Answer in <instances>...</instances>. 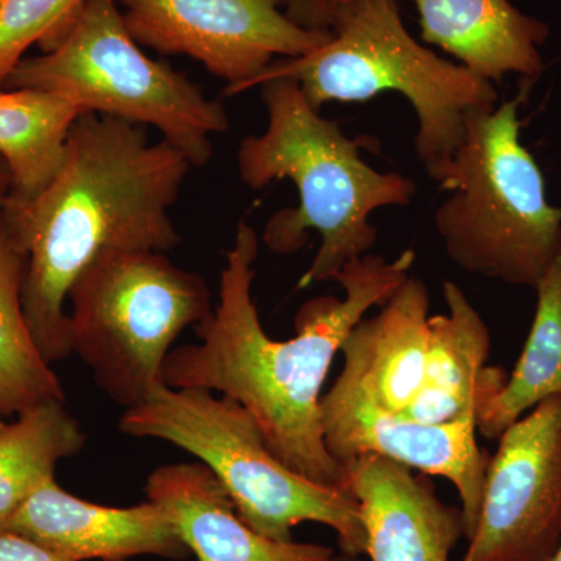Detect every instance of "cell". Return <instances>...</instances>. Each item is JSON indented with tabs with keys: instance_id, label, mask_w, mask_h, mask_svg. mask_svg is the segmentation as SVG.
<instances>
[{
	"instance_id": "obj_1",
	"label": "cell",
	"mask_w": 561,
	"mask_h": 561,
	"mask_svg": "<svg viewBox=\"0 0 561 561\" xmlns=\"http://www.w3.org/2000/svg\"><path fill=\"white\" fill-rule=\"evenodd\" d=\"M257 254V232L241 221L220 273L219 302L194 328L198 343L171 351L162 378L172 389H205L238 402L287 467L321 485L346 490L343 467L324 445L321 391L353 328L411 276L415 251L405 250L393 261L368 253L348 262L334 278L345 297L306 301L287 341H273L254 305Z\"/></svg>"
},
{
	"instance_id": "obj_2",
	"label": "cell",
	"mask_w": 561,
	"mask_h": 561,
	"mask_svg": "<svg viewBox=\"0 0 561 561\" xmlns=\"http://www.w3.org/2000/svg\"><path fill=\"white\" fill-rule=\"evenodd\" d=\"M192 164L140 125L84 113L54 179L31 201L0 206L27 257L25 317L49 364L72 354L70 289L108 251L168 253L181 242L172 206Z\"/></svg>"
},
{
	"instance_id": "obj_3",
	"label": "cell",
	"mask_w": 561,
	"mask_h": 561,
	"mask_svg": "<svg viewBox=\"0 0 561 561\" xmlns=\"http://www.w3.org/2000/svg\"><path fill=\"white\" fill-rule=\"evenodd\" d=\"M267 130L247 136L238 150L239 176L260 191L273 181L290 180L298 191L297 208L273 214L262 242L276 254H294L308 245L311 232L321 243L298 290L334 280L348 262L370 253L378 230L375 210L405 206L416 186L398 172H378L360 149L367 138L350 139L339 122L324 119L297 81L286 77L262 80Z\"/></svg>"
},
{
	"instance_id": "obj_4",
	"label": "cell",
	"mask_w": 561,
	"mask_h": 561,
	"mask_svg": "<svg viewBox=\"0 0 561 561\" xmlns=\"http://www.w3.org/2000/svg\"><path fill=\"white\" fill-rule=\"evenodd\" d=\"M331 38L300 58L275 61L254 81L286 77L320 110L400 92L419 117L415 149L427 175L451 161L472 113L496 108L494 83L421 46L404 27L397 0H330Z\"/></svg>"
},
{
	"instance_id": "obj_5",
	"label": "cell",
	"mask_w": 561,
	"mask_h": 561,
	"mask_svg": "<svg viewBox=\"0 0 561 561\" xmlns=\"http://www.w3.org/2000/svg\"><path fill=\"white\" fill-rule=\"evenodd\" d=\"M524 94L472 113L451 161L431 179L449 197L434 214L446 254L461 271L535 289L561 256V209L522 142Z\"/></svg>"
},
{
	"instance_id": "obj_6",
	"label": "cell",
	"mask_w": 561,
	"mask_h": 561,
	"mask_svg": "<svg viewBox=\"0 0 561 561\" xmlns=\"http://www.w3.org/2000/svg\"><path fill=\"white\" fill-rule=\"evenodd\" d=\"M119 430L171 443L205 465L230 494L243 522L275 541L317 523L335 531L339 551L365 557L367 535L356 497L287 467L268 448L256 421L238 402L205 389L162 386L128 409Z\"/></svg>"
},
{
	"instance_id": "obj_7",
	"label": "cell",
	"mask_w": 561,
	"mask_h": 561,
	"mask_svg": "<svg viewBox=\"0 0 561 561\" xmlns=\"http://www.w3.org/2000/svg\"><path fill=\"white\" fill-rule=\"evenodd\" d=\"M3 88L51 92L81 113L153 127L192 168L213 157V136L230 127L220 102L151 60L125 25L116 0H88L65 32L36 57H25Z\"/></svg>"
},
{
	"instance_id": "obj_8",
	"label": "cell",
	"mask_w": 561,
	"mask_h": 561,
	"mask_svg": "<svg viewBox=\"0 0 561 561\" xmlns=\"http://www.w3.org/2000/svg\"><path fill=\"white\" fill-rule=\"evenodd\" d=\"M68 301L72 353L125 411L165 386L162 368L173 343L213 312L201 273L150 250L103 253L81 273Z\"/></svg>"
},
{
	"instance_id": "obj_9",
	"label": "cell",
	"mask_w": 561,
	"mask_h": 561,
	"mask_svg": "<svg viewBox=\"0 0 561 561\" xmlns=\"http://www.w3.org/2000/svg\"><path fill=\"white\" fill-rule=\"evenodd\" d=\"M139 46L186 55L227 81L225 95L251 90L276 58H300L331 32L290 20L284 0H116Z\"/></svg>"
},
{
	"instance_id": "obj_10",
	"label": "cell",
	"mask_w": 561,
	"mask_h": 561,
	"mask_svg": "<svg viewBox=\"0 0 561 561\" xmlns=\"http://www.w3.org/2000/svg\"><path fill=\"white\" fill-rule=\"evenodd\" d=\"M461 561H551L561 542V397L497 438Z\"/></svg>"
},
{
	"instance_id": "obj_11",
	"label": "cell",
	"mask_w": 561,
	"mask_h": 561,
	"mask_svg": "<svg viewBox=\"0 0 561 561\" xmlns=\"http://www.w3.org/2000/svg\"><path fill=\"white\" fill-rule=\"evenodd\" d=\"M321 427L328 451L341 465L373 454L451 482L459 493L465 540L471 537L491 457L476 438L474 416L421 423L379 408L339 376L321 397Z\"/></svg>"
},
{
	"instance_id": "obj_12",
	"label": "cell",
	"mask_w": 561,
	"mask_h": 561,
	"mask_svg": "<svg viewBox=\"0 0 561 561\" xmlns=\"http://www.w3.org/2000/svg\"><path fill=\"white\" fill-rule=\"evenodd\" d=\"M0 530L38 542L70 561H128L135 557L184 560L186 546L168 513L154 502L106 507L68 493L50 479Z\"/></svg>"
},
{
	"instance_id": "obj_13",
	"label": "cell",
	"mask_w": 561,
	"mask_h": 561,
	"mask_svg": "<svg viewBox=\"0 0 561 561\" xmlns=\"http://www.w3.org/2000/svg\"><path fill=\"white\" fill-rule=\"evenodd\" d=\"M345 489L359 504L368 561H449L465 538L460 507L445 504L426 474L383 457L342 465Z\"/></svg>"
},
{
	"instance_id": "obj_14",
	"label": "cell",
	"mask_w": 561,
	"mask_h": 561,
	"mask_svg": "<svg viewBox=\"0 0 561 561\" xmlns=\"http://www.w3.org/2000/svg\"><path fill=\"white\" fill-rule=\"evenodd\" d=\"M146 496L168 513L198 561H331L337 552L330 546L275 541L257 534L201 461L157 468L147 479Z\"/></svg>"
},
{
	"instance_id": "obj_15",
	"label": "cell",
	"mask_w": 561,
	"mask_h": 561,
	"mask_svg": "<svg viewBox=\"0 0 561 561\" xmlns=\"http://www.w3.org/2000/svg\"><path fill=\"white\" fill-rule=\"evenodd\" d=\"M430 306L426 284L409 276L378 313L364 317L350 332L341 350V378L386 411H408L426 375Z\"/></svg>"
},
{
	"instance_id": "obj_16",
	"label": "cell",
	"mask_w": 561,
	"mask_h": 561,
	"mask_svg": "<svg viewBox=\"0 0 561 561\" xmlns=\"http://www.w3.org/2000/svg\"><path fill=\"white\" fill-rule=\"evenodd\" d=\"M421 38L451 54L474 76L500 83L507 73L537 79L549 25L511 0H412Z\"/></svg>"
},
{
	"instance_id": "obj_17",
	"label": "cell",
	"mask_w": 561,
	"mask_h": 561,
	"mask_svg": "<svg viewBox=\"0 0 561 561\" xmlns=\"http://www.w3.org/2000/svg\"><path fill=\"white\" fill-rule=\"evenodd\" d=\"M537 309L515 370L489 367L476 387V430L489 440L549 398L561 397V256L542 276Z\"/></svg>"
},
{
	"instance_id": "obj_18",
	"label": "cell",
	"mask_w": 561,
	"mask_h": 561,
	"mask_svg": "<svg viewBox=\"0 0 561 561\" xmlns=\"http://www.w3.org/2000/svg\"><path fill=\"white\" fill-rule=\"evenodd\" d=\"M443 295L448 312L431 317L424 382L415 402L402 413L421 423L474 416L476 387L490 354L489 327L465 291L446 280Z\"/></svg>"
},
{
	"instance_id": "obj_19",
	"label": "cell",
	"mask_w": 561,
	"mask_h": 561,
	"mask_svg": "<svg viewBox=\"0 0 561 561\" xmlns=\"http://www.w3.org/2000/svg\"><path fill=\"white\" fill-rule=\"evenodd\" d=\"M81 111L61 95L0 88V158L9 165V202L31 201L60 169Z\"/></svg>"
},
{
	"instance_id": "obj_20",
	"label": "cell",
	"mask_w": 561,
	"mask_h": 561,
	"mask_svg": "<svg viewBox=\"0 0 561 561\" xmlns=\"http://www.w3.org/2000/svg\"><path fill=\"white\" fill-rule=\"evenodd\" d=\"M25 257L0 209V411L20 413L65 401L58 376L41 353L24 311Z\"/></svg>"
},
{
	"instance_id": "obj_21",
	"label": "cell",
	"mask_w": 561,
	"mask_h": 561,
	"mask_svg": "<svg viewBox=\"0 0 561 561\" xmlns=\"http://www.w3.org/2000/svg\"><path fill=\"white\" fill-rule=\"evenodd\" d=\"M87 435L65 401H49L20 413L0 434V524L43 483L58 461L84 448Z\"/></svg>"
},
{
	"instance_id": "obj_22",
	"label": "cell",
	"mask_w": 561,
	"mask_h": 561,
	"mask_svg": "<svg viewBox=\"0 0 561 561\" xmlns=\"http://www.w3.org/2000/svg\"><path fill=\"white\" fill-rule=\"evenodd\" d=\"M88 0H0V88L33 46L46 50Z\"/></svg>"
},
{
	"instance_id": "obj_23",
	"label": "cell",
	"mask_w": 561,
	"mask_h": 561,
	"mask_svg": "<svg viewBox=\"0 0 561 561\" xmlns=\"http://www.w3.org/2000/svg\"><path fill=\"white\" fill-rule=\"evenodd\" d=\"M0 561H70L38 542L13 531L0 530Z\"/></svg>"
},
{
	"instance_id": "obj_24",
	"label": "cell",
	"mask_w": 561,
	"mask_h": 561,
	"mask_svg": "<svg viewBox=\"0 0 561 561\" xmlns=\"http://www.w3.org/2000/svg\"><path fill=\"white\" fill-rule=\"evenodd\" d=\"M284 11L291 21L309 31L330 32V0H284Z\"/></svg>"
},
{
	"instance_id": "obj_25",
	"label": "cell",
	"mask_w": 561,
	"mask_h": 561,
	"mask_svg": "<svg viewBox=\"0 0 561 561\" xmlns=\"http://www.w3.org/2000/svg\"><path fill=\"white\" fill-rule=\"evenodd\" d=\"M11 192V175L9 171V165L5 164V161L0 158V206L2 203L10 197Z\"/></svg>"
},
{
	"instance_id": "obj_26",
	"label": "cell",
	"mask_w": 561,
	"mask_h": 561,
	"mask_svg": "<svg viewBox=\"0 0 561 561\" xmlns=\"http://www.w3.org/2000/svg\"><path fill=\"white\" fill-rule=\"evenodd\" d=\"M331 561H368L365 560L364 557L360 556H350V553L337 551L335 556L332 557Z\"/></svg>"
},
{
	"instance_id": "obj_27",
	"label": "cell",
	"mask_w": 561,
	"mask_h": 561,
	"mask_svg": "<svg viewBox=\"0 0 561 561\" xmlns=\"http://www.w3.org/2000/svg\"><path fill=\"white\" fill-rule=\"evenodd\" d=\"M551 561H561V542L559 549H557L556 556L552 557Z\"/></svg>"
},
{
	"instance_id": "obj_28",
	"label": "cell",
	"mask_w": 561,
	"mask_h": 561,
	"mask_svg": "<svg viewBox=\"0 0 561 561\" xmlns=\"http://www.w3.org/2000/svg\"><path fill=\"white\" fill-rule=\"evenodd\" d=\"M3 416L5 415H3L2 411H0V434H2L3 427H5L7 424L5 421H3Z\"/></svg>"
}]
</instances>
